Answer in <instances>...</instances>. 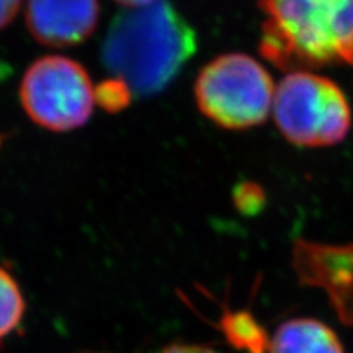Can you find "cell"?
I'll list each match as a JSON object with an SVG mask.
<instances>
[{"label":"cell","mask_w":353,"mask_h":353,"mask_svg":"<svg viewBox=\"0 0 353 353\" xmlns=\"http://www.w3.org/2000/svg\"><path fill=\"white\" fill-rule=\"evenodd\" d=\"M197 49L193 27L171 3L130 9L110 22L101 59L132 94L154 96L180 74Z\"/></svg>","instance_id":"obj_1"},{"label":"cell","mask_w":353,"mask_h":353,"mask_svg":"<svg viewBox=\"0 0 353 353\" xmlns=\"http://www.w3.org/2000/svg\"><path fill=\"white\" fill-rule=\"evenodd\" d=\"M261 53L285 71L353 66V0H258Z\"/></svg>","instance_id":"obj_2"},{"label":"cell","mask_w":353,"mask_h":353,"mask_svg":"<svg viewBox=\"0 0 353 353\" xmlns=\"http://www.w3.org/2000/svg\"><path fill=\"white\" fill-rule=\"evenodd\" d=\"M272 115L283 137L299 148H330L352 128L345 92L324 75L290 71L275 87Z\"/></svg>","instance_id":"obj_3"},{"label":"cell","mask_w":353,"mask_h":353,"mask_svg":"<svg viewBox=\"0 0 353 353\" xmlns=\"http://www.w3.org/2000/svg\"><path fill=\"white\" fill-rule=\"evenodd\" d=\"M275 85L268 70L245 53H225L206 63L194 83L199 110L225 130H248L272 112Z\"/></svg>","instance_id":"obj_4"},{"label":"cell","mask_w":353,"mask_h":353,"mask_svg":"<svg viewBox=\"0 0 353 353\" xmlns=\"http://www.w3.org/2000/svg\"><path fill=\"white\" fill-rule=\"evenodd\" d=\"M19 101L32 123L54 132L81 128L96 105L87 70L59 54L43 57L28 66L19 84Z\"/></svg>","instance_id":"obj_5"},{"label":"cell","mask_w":353,"mask_h":353,"mask_svg":"<svg viewBox=\"0 0 353 353\" xmlns=\"http://www.w3.org/2000/svg\"><path fill=\"white\" fill-rule=\"evenodd\" d=\"M292 268L297 283L321 290L339 321L353 327V240L336 245L297 239Z\"/></svg>","instance_id":"obj_6"},{"label":"cell","mask_w":353,"mask_h":353,"mask_svg":"<svg viewBox=\"0 0 353 353\" xmlns=\"http://www.w3.org/2000/svg\"><path fill=\"white\" fill-rule=\"evenodd\" d=\"M30 34L48 48H74L93 36L101 21L99 0H27Z\"/></svg>","instance_id":"obj_7"},{"label":"cell","mask_w":353,"mask_h":353,"mask_svg":"<svg viewBox=\"0 0 353 353\" xmlns=\"http://www.w3.org/2000/svg\"><path fill=\"white\" fill-rule=\"evenodd\" d=\"M268 353H346L339 336L314 318H292L274 331Z\"/></svg>","instance_id":"obj_8"},{"label":"cell","mask_w":353,"mask_h":353,"mask_svg":"<svg viewBox=\"0 0 353 353\" xmlns=\"http://www.w3.org/2000/svg\"><path fill=\"white\" fill-rule=\"evenodd\" d=\"M216 327L233 349L243 353H268L271 336L259 319L246 309H225Z\"/></svg>","instance_id":"obj_9"},{"label":"cell","mask_w":353,"mask_h":353,"mask_svg":"<svg viewBox=\"0 0 353 353\" xmlns=\"http://www.w3.org/2000/svg\"><path fill=\"white\" fill-rule=\"evenodd\" d=\"M26 312V301L17 280L0 267V340L19 327Z\"/></svg>","instance_id":"obj_10"},{"label":"cell","mask_w":353,"mask_h":353,"mask_svg":"<svg viewBox=\"0 0 353 353\" xmlns=\"http://www.w3.org/2000/svg\"><path fill=\"white\" fill-rule=\"evenodd\" d=\"M131 97L132 92L130 85L124 80L118 79V77H112V79L105 80L94 87L96 105L110 114L121 112V110L130 106Z\"/></svg>","instance_id":"obj_11"},{"label":"cell","mask_w":353,"mask_h":353,"mask_svg":"<svg viewBox=\"0 0 353 353\" xmlns=\"http://www.w3.org/2000/svg\"><path fill=\"white\" fill-rule=\"evenodd\" d=\"M234 205L240 212L246 215L258 214L265 205V193L255 183H241L236 187Z\"/></svg>","instance_id":"obj_12"},{"label":"cell","mask_w":353,"mask_h":353,"mask_svg":"<svg viewBox=\"0 0 353 353\" xmlns=\"http://www.w3.org/2000/svg\"><path fill=\"white\" fill-rule=\"evenodd\" d=\"M22 0H0V30L12 22L21 9Z\"/></svg>","instance_id":"obj_13"},{"label":"cell","mask_w":353,"mask_h":353,"mask_svg":"<svg viewBox=\"0 0 353 353\" xmlns=\"http://www.w3.org/2000/svg\"><path fill=\"white\" fill-rule=\"evenodd\" d=\"M159 353H219L215 349L202 345H184V343H175L170 345L162 349Z\"/></svg>","instance_id":"obj_14"},{"label":"cell","mask_w":353,"mask_h":353,"mask_svg":"<svg viewBox=\"0 0 353 353\" xmlns=\"http://www.w3.org/2000/svg\"><path fill=\"white\" fill-rule=\"evenodd\" d=\"M114 2L123 5L128 9H139V8H145L150 6L153 3H158L161 0H114Z\"/></svg>","instance_id":"obj_15"}]
</instances>
